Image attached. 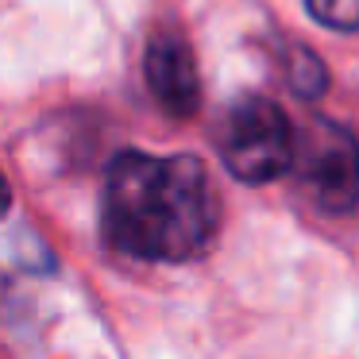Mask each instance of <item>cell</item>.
<instances>
[{
	"mask_svg": "<svg viewBox=\"0 0 359 359\" xmlns=\"http://www.w3.org/2000/svg\"><path fill=\"white\" fill-rule=\"evenodd\" d=\"M143 74L147 86L155 93V101L163 104L170 116L186 120L201 104V78H197V62L189 43L178 32H155L143 55Z\"/></svg>",
	"mask_w": 359,
	"mask_h": 359,
	"instance_id": "obj_4",
	"label": "cell"
},
{
	"mask_svg": "<svg viewBox=\"0 0 359 359\" xmlns=\"http://www.w3.org/2000/svg\"><path fill=\"white\" fill-rule=\"evenodd\" d=\"M101 232L109 248L151 263H182L217 232V197L201 158L120 151L104 174Z\"/></svg>",
	"mask_w": 359,
	"mask_h": 359,
	"instance_id": "obj_1",
	"label": "cell"
},
{
	"mask_svg": "<svg viewBox=\"0 0 359 359\" xmlns=\"http://www.w3.org/2000/svg\"><path fill=\"white\" fill-rule=\"evenodd\" d=\"M309 201L328 217H344L359 205V143L336 120H309L297 132L294 166Z\"/></svg>",
	"mask_w": 359,
	"mask_h": 359,
	"instance_id": "obj_3",
	"label": "cell"
},
{
	"mask_svg": "<svg viewBox=\"0 0 359 359\" xmlns=\"http://www.w3.org/2000/svg\"><path fill=\"white\" fill-rule=\"evenodd\" d=\"M305 8L332 32H359V0H305Z\"/></svg>",
	"mask_w": 359,
	"mask_h": 359,
	"instance_id": "obj_6",
	"label": "cell"
},
{
	"mask_svg": "<svg viewBox=\"0 0 359 359\" xmlns=\"http://www.w3.org/2000/svg\"><path fill=\"white\" fill-rule=\"evenodd\" d=\"M8 209H12V186L4 178V170H0V220L8 217Z\"/></svg>",
	"mask_w": 359,
	"mask_h": 359,
	"instance_id": "obj_7",
	"label": "cell"
},
{
	"mask_svg": "<svg viewBox=\"0 0 359 359\" xmlns=\"http://www.w3.org/2000/svg\"><path fill=\"white\" fill-rule=\"evenodd\" d=\"M297 132L286 112L266 97H240L220 128V158L228 174L248 186L274 182L294 166Z\"/></svg>",
	"mask_w": 359,
	"mask_h": 359,
	"instance_id": "obj_2",
	"label": "cell"
},
{
	"mask_svg": "<svg viewBox=\"0 0 359 359\" xmlns=\"http://www.w3.org/2000/svg\"><path fill=\"white\" fill-rule=\"evenodd\" d=\"M286 86L294 89L297 97H305V101L320 97V93H325V86H328L325 62H320L313 50L294 47V50H290V66H286Z\"/></svg>",
	"mask_w": 359,
	"mask_h": 359,
	"instance_id": "obj_5",
	"label": "cell"
}]
</instances>
